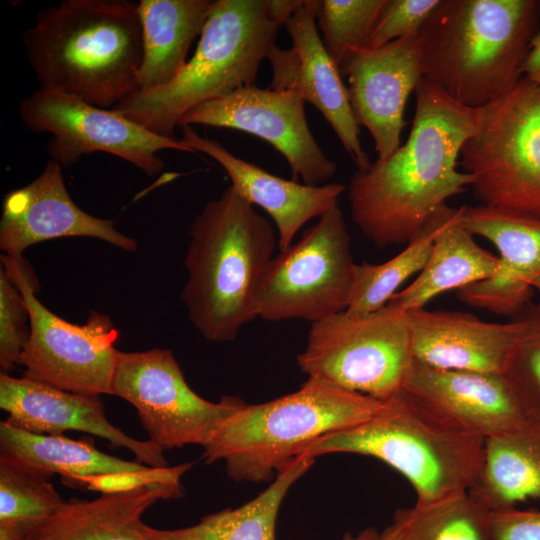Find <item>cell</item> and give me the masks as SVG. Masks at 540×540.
<instances>
[{
    "label": "cell",
    "instance_id": "obj_7",
    "mask_svg": "<svg viewBox=\"0 0 540 540\" xmlns=\"http://www.w3.org/2000/svg\"><path fill=\"white\" fill-rule=\"evenodd\" d=\"M484 446L483 438L445 424L402 389L366 421L322 437L302 455L376 458L411 484L416 503H431L470 490L482 470Z\"/></svg>",
    "mask_w": 540,
    "mask_h": 540
},
{
    "label": "cell",
    "instance_id": "obj_3",
    "mask_svg": "<svg viewBox=\"0 0 540 540\" xmlns=\"http://www.w3.org/2000/svg\"><path fill=\"white\" fill-rule=\"evenodd\" d=\"M539 0H440L419 32L423 78L456 102L487 106L523 77Z\"/></svg>",
    "mask_w": 540,
    "mask_h": 540
},
{
    "label": "cell",
    "instance_id": "obj_16",
    "mask_svg": "<svg viewBox=\"0 0 540 540\" xmlns=\"http://www.w3.org/2000/svg\"><path fill=\"white\" fill-rule=\"evenodd\" d=\"M284 25L291 47L281 49L274 45L270 50L267 57L272 67L269 88L294 92L314 105L330 124L357 169L367 168L371 161L360 142V129L348 89L317 32L313 0H301Z\"/></svg>",
    "mask_w": 540,
    "mask_h": 540
},
{
    "label": "cell",
    "instance_id": "obj_6",
    "mask_svg": "<svg viewBox=\"0 0 540 540\" xmlns=\"http://www.w3.org/2000/svg\"><path fill=\"white\" fill-rule=\"evenodd\" d=\"M382 401L307 379L289 394L245 403L216 427L203 448L237 482H267L322 437L369 419Z\"/></svg>",
    "mask_w": 540,
    "mask_h": 540
},
{
    "label": "cell",
    "instance_id": "obj_10",
    "mask_svg": "<svg viewBox=\"0 0 540 540\" xmlns=\"http://www.w3.org/2000/svg\"><path fill=\"white\" fill-rule=\"evenodd\" d=\"M355 266L350 235L337 205L270 260L254 291L255 317L313 323L346 310Z\"/></svg>",
    "mask_w": 540,
    "mask_h": 540
},
{
    "label": "cell",
    "instance_id": "obj_31",
    "mask_svg": "<svg viewBox=\"0 0 540 540\" xmlns=\"http://www.w3.org/2000/svg\"><path fill=\"white\" fill-rule=\"evenodd\" d=\"M435 234L433 217L425 228L393 258L380 263L363 262L354 269L348 314L365 316L387 305L399 287L423 269Z\"/></svg>",
    "mask_w": 540,
    "mask_h": 540
},
{
    "label": "cell",
    "instance_id": "obj_28",
    "mask_svg": "<svg viewBox=\"0 0 540 540\" xmlns=\"http://www.w3.org/2000/svg\"><path fill=\"white\" fill-rule=\"evenodd\" d=\"M314 458L298 456L255 498L237 508L210 513L192 526L157 529L142 524L149 540H276L279 509L291 486L313 465Z\"/></svg>",
    "mask_w": 540,
    "mask_h": 540
},
{
    "label": "cell",
    "instance_id": "obj_14",
    "mask_svg": "<svg viewBox=\"0 0 540 540\" xmlns=\"http://www.w3.org/2000/svg\"><path fill=\"white\" fill-rule=\"evenodd\" d=\"M304 103L294 92L252 85L189 110L178 127L199 124L255 135L283 155L295 179L320 186L335 175L337 165L313 137Z\"/></svg>",
    "mask_w": 540,
    "mask_h": 540
},
{
    "label": "cell",
    "instance_id": "obj_4",
    "mask_svg": "<svg viewBox=\"0 0 540 540\" xmlns=\"http://www.w3.org/2000/svg\"><path fill=\"white\" fill-rule=\"evenodd\" d=\"M301 0H215L193 56L168 84L135 90L112 110L150 132L177 139L189 110L255 85L259 67Z\"/></svg>",
    "mask_w": 540,
    "mask_h": 540
},
{
    "label": "cell",
    "instance_id": "obj_26",
    "mask_svg": "<svg viewBox=\"0 0 540 540\" xmlns=\"http://www.w3.org/2000/svg\"><path fill=\"white\" fill-rule=\"evenodd\" d=\"M215 0H141L143 57L136 90L171 82L187 63V54L200 36Z\"/></svg>",
    "mask_w": 540,
    "mask_h": 540
},
{
    "label": "cell",
    "instance_id": "obj_37",
    "mask_svg": "<svg viewBox=\"0 0 540 540\" xmlns=\"http://www.w3.org/2000/svg\"><path fill=\"white\" fill-rule=\"evenodd\" d=\"M523 77L540 84V31L534 36L522 67Z\"/></svg>",
    "mask_w": 540,
    "mask_h": 540
},
{
    "label": "cell",
    "instance_id": "obj_18",
    "mask_svg": "<svg viewBox=\"0 0 540 540\" xmlns=\"http://www.w3.org/2000/svg\"><path fill=\"white\" fill-rule=\"evenodd\" d=\"M403 390L445 424L484 440L534 419L502 374L437 369L413 360Z\"/></svg>",
    "mask_w": 540,
    "mask_h": 540
},
{
    "label": "cell",
    "instance_id": "obj_23",
    "mask_svg": "<svg viewBox=\"0 0 540 540\" xmlns=\"http://www.w3.org/2000/svg\"><path fill=\"white\" fill-rule=\"evenodd\" d=\"M413 359L429 367L503 374L516 324L485 322L460 311L426 310L405 313Z\"/></svg>",
    "mask_w": 540,
    "mask_h": 540
},
{
    "label": "cell",
    "instance_id": "obj_35",
    "mask_svg": "<svg viewBox=\"0 0 540 540\" xmlns=\"http://www.w3.org/2000/svg\"><path fill=\"white\" fill-rule=\"evenodd\" d=\"M440 0H386L369 41V48L419 35Z\"/></svg>",
    "mask_w": 540,
    "mask_h": 540
},
{
    "label": "cell",
    "instance_id": "obj_21",
    "mask_svg": "<svg viewBox=\"0 0 540 540\" xmlns=\"http://www.w3.org/2000/svg\"><path fill=\"white\" fill-rule=\"evenodd\" d=\"M461 211L466 228L490 241L500 259L497 273L468 287L467 299L473 307L512 318L532 302L540 280V218L482 205Z\"/></svg>",
    "mask_w": 540,
    "mask_h": 540
},
{
    "label": "cell",
    "instance_id": "obj_9",
    "mask_svg": "<svg viewBox=\"0 0 540 540\" xmlns=\"http://www.w3.org/2000/svg\"><path fill=\"white\" fill-rule=\"evenodd\" d=\"M413 360L406 315L387 306L365 316L344 310L311 323L297 356L308 379L380 401L403 389Z\"/></svg>",
    "mask_w": 540,
    "mask_h": 540
},
{
    "label": "cell",
    "instance_id": "obj_25",
    "mask_svg": "<svg viewBox=\"0 0 540 540\" xmlns=\"http://www.w3.org/2000/svg\"><path fill=\"white\" fill-rule=\"evenodd\" d=\"M183 485L150 483L65 501L26 540H149L142 515L161 499L180 498Z\"/></svg>",
    "mask_w": 540,
    "mask_h": 540
},
{
    "label": "cell",
    "instance_id": "obj_34",
    "mask_svg": "<svg viewBox=\"0 0 540 540\" xmlns=\"http://www.w3.org/2000/svg\"><path fill=\"white\" fill-rule=\"evenodd\" d=\"M29 312L23 295L3 267L0 269V366L2 373L20 365L28 341Z\"/></svg>",
    "mask_w": 540,
    "mask_h": 540
},
{
    "label": "cell",
    "instance_id": "obj_11",
    "mask_svg": "<svg viewBox=\"0 0 540 540\" xmlns=\"http://www.w3.org/2000/svg\"><path fill=\"white\" fill-rule=\"evenodd\" d=\"M2 266L21 291L30 334L20 365L23 377L81 394L112 395L119 331L110 317L91 311L83 325L69 323L36 297V276L23 256L1 255Z\"/></svg>",
    "mask_w": 540,
    "mask_h": 540
},
{
    "label": "cell",
    "instance_id": "obj_19",
    "mask_svg": "<svg viewBox=\"0 0 540 540\" xmlns=\"http://www.w3.org/2000/svg\"><path fill=\"white\" fill-rule=\"evenodd\" d=\"M64 237L97 238L132 252L138 247L112 220L81 210L67 191L62 167L50 160L36 179L6 194L0 248L6 255L22 256L35 243Z\"/></svg>",
    "mask_w": 540,
    "mask_h": 540
},
{
    "label": "cell",
    "instance_id": "obj_33",
    "mask_svg": "<svg viewBox=\"0 0 540 540\" xmlns=\"http://www.w3.org/2000/svg\"><path fill=\"white\" fill-rule=\"evenodd\" d=\"M511 320L516 335L502 375L529 416L540 419V297Z\"/></svg>",
    "mask_w": 540,
    "mask_h": 540
},
{
    "label": "cell",
    "instance_id": "obj_13",
    "mask_svg": "<svg viewBox=\"0 0 540 540\" xmlns=\"http://www.w3.org/2000/svg\"><path fill=\"white\" fill-rule=\"evenodd\" d=\"M18 112L31 131L52 135L47 151L62 168L84 155L106 152L154 176L165 166L160 151L194 153L180 139L154 134L112 109L56 91L39 88L20 101Z\"/></svg>",
    "mask_w": 540,
    "mask_h": 540
},
{
    "label": "cell",
    "instance_id": "obj_12",
    "mask_svg": "<svg viewBox=\"0 0 540 540\" xmlns=\"http://www.w3.org/2000/svg\"><path fill=\"white\" fill-rule=\"evenodd\" d=\"M112 395L135 407L150 441L169 450L204 447L212 433L245 402L225 396L210 402L195 393L169 349L118 351Z\"/></svg>",
    "mask_w": 540,
    "mask_h": 540
},
{
    "label": "cell",
    "instance_id": "obj_5",
    "mask_svg": "<svg viewBox=\"0 0 540 540\" xmlns=\"http://www.w3.org/2000/svg\"><path fill=\"white\" fill-rule=\"evenodd\" d=\"M278 238L272 223L228 186L190 227L181 299L208 341H233L255 317L253 295Z\"/></svg>",
    "mask_w": 540,
    "mask_h": 540
},
{
    "label": "cell",
    "instance_id": "obj_15",
    "mask_svg": "<svg viewBox=\"0 0 540 540\" xmlns=\"http://www.w3.org/2000/svg\"><path fill=\"white\" fill-rule=\"evenodd\" d=\"M339 71L357 124L370 132L377 159L388 158L401 146L405 106L423 78L419 35L352 49Z\"/></svg>",
    "mask_w": 540,
    "mask_h": 540
},
{
    "label": "cell",
    "instance_id": "obj_27",
    "mask_svg": "<svg viewBox=\"0 0 540 540\" xmlns=\"http://www.w3.org/2000/svg\"><path fill=\"white\" fill-rule=\"evenodd\" d=\"M490 511L540 499V419L485 440L484 462L468 491Z\"/></svg>",
    "mask_w": 540,
    "mask_h": 540
},
{
    "label": "cell",
    "instance_id": "obj_17",
    "mask_svg": "<svg viewBox=\"0 0 540 540\" xmlns=\"http://www.w3.org/2000/svg\"><path fill=\"white\" fill-rule=\"evenodd\" d=\"M0 457L28 467L49 479L54 474L71 487L100 492L164 483L180 486L191 463L153 468L98 450L94 439L35 434L0 422Z\"/></svg>",
    "mask_w": 540,
    "mask_h": 540
},
{
    "label": "cell",
    "instance_id": "obj_29",
    "mask_svg": "<svg viewBox=\"0 0 540 540\" xmlns=\"http://www.w3.org/2000/svg\"><path fill=\"white\" fill-rule=\"evenodd\" d=\"M398 540H496L491 511L468 491L395 511Z\"/></svg>",
    "mask_w": 540,
    "mask_h": 540
},
{
    "label": "cell",
    "instance_id": "obj_24",
    "mask_svg": "<svg viewBox=\"0 0 540 540\" xmlns=\"http://www.w3.org/2000/svg\"><path fill=\"white\" fill-rule=\"evenodd\" d=\"M435 234L430 255L417 277L398 291L387 307L401 313L424 308L436 296L493 276L498 256L485 250L462 221L460 208L443 205L433 216Z\"/></svg>",
    "mask_w": 540,
    "mask_h": 540
},
{
    "label": "cell",
    "instance_id": "obj_2",
    "mask_svg": "<svg viewBox=\"0 0 540 540\" xmlns=\"http://www.w3.org/2000/svg\"><path fill=\"white\" fill-rule=\"evenodd\" d=\"M40 89L112 109L137 89L143 57L138 3L64 0L21 35Z\"/></svg>",
    "mask_w": 540,
    "mask_h": 540
},
{
    "label": "cell",
    "instance_id": "obj_8",
    "mask_svg": "<svg viewBox=\"0 0 540 540\" xmlns=\"http://www.w3.org/2000/svg\"><path fill=\"white\" fill-rule=\"evenodd\" d=\"M459 166L479 205L540 218V84L525 77L478 108Z\"/></svg>",
    "mask_w": 540,
    "mask_h": 540
},
{
    "label": "cell",
    "instance_id": "obj_38",
    "mask_svg": "<svg viewBox=\"0 0 540 540\" xmlns=\"http://www.w3.org/2000/svg\"><path fill=\"white\" fill-rule=\"evenodd\" d=\"M341 540H398V537L391 525H389L382 531H378L374 527H368L357 533L346 532Z\"/></svg>",
    "mask_w": 540,
    "mask_h": 540
},
{
    "label": "cell",
    "instance_id": "obj_1",
    "mask_svg": "<svg viewBox=\"0 0 540 540\" xmlns=\"http://www.w3.org/2000/svg\"><path fill=\"white\" fill-rule=\"evenodd\" d=\"M407 141L388 158L351 176L353 222L376 247L408 244L446 201L473 177L457 169L460 150L477 127L478 108L466 107L422 78Z\"/></svg>",
    "mask_w": 540,
    "mask_h": 540
},
{
    "label": "cell",
    "instance_id": "obj_30",
    "mask_svg": "<svg viewBox=\"0 0 540 540\" xmlns=\"http://www.w3.org/2000/svg\"><path fill=\"white\" fill-rule=\"evenodd\" d=\"M64 502L48 477L0 457V540H26Z\"/></svg>",
    "mask_w": 540,
    "mask_h": 540
},
{
    "label": "cell",
    "instance_id": "obj_32",
    "mask_svg": "<svg viewBox=\"0 0 540 540\" xmlns=\"http://www.w3.org/2000/svg\"><path fill=\"white\" fill-rule=\"evenodd\" d=\"M322 43L336 66L352 49L366 48L386 0H313Z\"/></svg>",
    "mask_w": 540,
    "mask_h": 540
},
{
    "label": "cell",
    "instance_id": "obj_20",
    "mask_svg": "<svg viewBox=\"0 0 540 540\" xmlns=\"http://www.w3.org/2000/svg\"><path fill=\"white\" fill-rule=\"evenodd\" d=\"M0 408L6 419L22 430L44 435L80 431L128 449L138 462L153 468H166L164 450L150 440H138L112 425L106 418L100 395L60 390L46 384L0 375Z\"/></svg>",
    "mask_w": 540,
    "mask_h": 540
},
{
    "label": "cell",
    "instance_id": "obj_22",
    "mask_svg": "<svg viewBox=\"0 0 540 540\" xmlns=\"http://www.w3.org/2000/svg\"><path fill=\"white\" fill-rule=\"evenodd\" d=\"M180 141L194 153L214 159L231 180V187L253 206L261 207L277 228L278 248L285 250L311 219L320 218L339 205L345 191L339 183L311 186L275 176L243 160L218 141L200 136L191 126H181Z\"/></svg>",
    "mask_w": 540,
    "mask_h": 540
},
{
    "label": "cell",
    "instance_id": "obj_36",
    "mask_svg": "<svg viewBox=\"0 0 540 540\" xmlns=\"http://www.w3.org/2000/svg\"><path fill=\"white\" fill-rule=\"evenodd\" d=\"M496 540H540V511L510 507L491 511Z\"/></svg>",
    "mask_w": 540,
    "mask_h": 540
}]
</instances>
